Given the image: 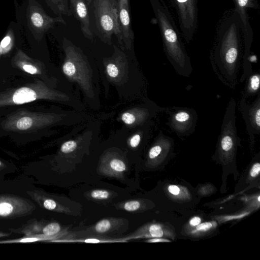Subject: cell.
<instances>
[{"instance_id":"1","label":"cell","mask_w":260,"mask_h":260,"mask_svg":"<svg viewBox=\"0 0 260 260\" xmlns=\"http://www.w3.org/2000/svg\"><path fill=\"white\" fill-rule=\"evenodd\" d=\"M16 22L22 35L32 44L39 43L56 23H66L62 16L51 17L48 15L41 0H22L19 3L13 0Z\"/></svg>"},{"instance_id":"2","label":"cell","mask_w":260,"mask_h":260,"mask_svg":"<svg viewBox=\"0 0 260 260\" xmlns=\"http://www.w3.org/2000/svg\"><path fill=\"white\" fill-rule=\"evenodd\" d=\"M93 7L99 37L103 41L110 44L112 36L114 35L119 43L122 45L117 0H94Z\"/></svg>"},{"instance_id":"3","label":"cell","mask_w":260,"mask_h":260,"mask_svg":"<svg viewBox=\"0 0 260 260\" xmlns=\"http://www.w3.org/2000/svg\"><path fill=\"white\" fill-rule=\"evenodd\" d=\"M166 112L169 115L167 125L178 136H188L194 132L197 121L195 110L173 107L169 108Z\"/></svg>"},{"instance_id":"4","label":"cell","mask_w":260,"mask_h":260,"mask_svg":"<svg viewBox=\"0 0 260 260\" xmlns=\"http://www.w3.org/2000/svg\"><path fill=\"white\" fill-rule=\"evenodd\" d=\"M239 107L247 132L252 141L255 135L260 133V94L250 104L247 103L246 98L243 95L239 101Z\"/></svg>"},{"instance_id":"5","label":"cell","mask_w":260,"mask_h":260,"mask_svg":"<svg viewBox=\"0 0 260 260\" xmlns=\"http://www.w3.org/2000/svg\"><path fill=\"white\" fill-rule=\"evenodd\" d=\"M117 2L122 43L129 49L134 41V32L131 26L128 0H117Z\"/></svg>"},{"instance_id":"6","label":"cell","mask_w":260,"mask_h":260,"mask_svg":"<svg viewBox=\"0 0 260 260\" xmlns=\"http://www.w3.org/2000/svg\"><path fill=\"white\" fill-rule=\"evenodd\" d=\"M70 10L72 15L80 22L84 36L92 40L93 33L91 30L87 5L85 0H70Z\"/></svg>"},{"instance_id":"7","label":"cell","mask_w":260,"mask_h":260,"mask_svg":"<svg viewBox=\"0 0 260 260\" xmlns=\"http://www.w3.org/2000/svg\"><path fill=\"white\" fill-rule=\"evenodd\" d=\"M246 84L243 95L247 97L260 94V75L258 73H252L246 78Z\"/></svg>"},{"instance_id":"8","label":"cell","mask_w":260,"mask_h":260,"mask_svg":"<svg viewBox=\"0 0 260 260\" xmlns=\"http://www.w3.org/2000/svg\"><path fill=\"white\" fill-rule=\"evenodd\" d=\"M37 98L35 91L28 87L17 89L13 95V101L16 104H22L35 101Z\"/></svg>"},{"instance_id":"9","label":"cell","mask_w":260,"mask_h":260,"mask_svg":"<svg viewBox=\"0 0 260 260\" xmlns=\"http://www.w3.org/2000/svg\"><path fill=\"white\" fill-rule=\"evenodd\" d=\"M52 12L57 16L72 15L68 0H43Z\"/></svg>"},{"instance_id":"10","label":"cell","mask_w":260,"mask_h":260,"mask_svg":"<svg viewBox=\"0 0 260 260\" xmlns=\"http://www.w3.org/2000/svg\"><path fill=\"white\" fill-rule=\"evenodd\" d=\"M32 124L31 118L29 117H23L17 121L16 126L19 129L25 130L30 127Z\"/></svg>"},{"instance_id":"11","label":"cell","mask_w":260,"mask_h":260,"mask_svg":"<svg viewBox=\"0 0 260 260\" xmlns=\"http://www.w3.org/2000/svg\"><path fill=\"white\" fill-rule=\"evenodd\" d=\"M60 226L59 224L56 222H53L48 224L43 229L44 234L50 236L53 235L59 232Z\"/></svg>"},{"instance_id":"12","label":"cell","mask_w":260,"mask_h":260,"mask_svg":"<svg viewBox=\"0 0 260 260\" xmlns=\"http://www.w3.org/2000/svg\"><path fill=\"white\" fill-rule=\"evenodd\" d=\"M110 168L115 172H121L126 169L124 162L119 159H113L110 163Z\"/></svg>"},{"instance_id":"13","label":"cell","mask_w":260,"mask_h":260,"mask_svg":"<svg viewBox=\"0 0 260 260\" xmlns=\"http://www.w3.org/2000/svg\"><path fill=\"white\" fill-rule=\"evenodd\" d=\"M111 228V223L109 220L103 219L97 223L95 226L96 231L100 233L107 232Z\"/></svg>"},{"instance_id":"14","label":"cell","mask_w":260,"mask_h":260,"mask_svg":"<svg viewBox=\"0 0 260 260\" xmlns=\"http://www.w3.org/2000/svg\"><path fill=\"white\" fill-rule=\"evenodd\" d=\"M110 196L109 192L103 189H95L93 190L91 193L90 196L94 199L97 200H105L109 198Z\"/></svg>"},{"instance_id":"15","label":"cell","mask_w":260,"mask_h":260,"mask_svg":"<svg viewBox=\"0 0 260 260\" xmlns=\"http://www.w3.org/2000/svg\"><path fill=\"white\" fill-rule=\"evenodd\" d=\"M77 143L74 140H70L64 142L61 146L60 150L64 153L73 151L77 147Z\"/></svg>"},{"instance_id":"16","label":"cell","mask_w":260,"mask_h":260,"mask_svg":"<svg viewBox=\"0 0 260 260\" xmlns=\"http://www.w3.org/2000/svg\"><path fill=\"white\" fill-rule=\"evenodd\" d=\"M140 207V203L138 201H129L126 202L123 206L125 210L133 212L137 210Z\"/></svg>"},{"instance_id":"17","label":"cell","mask_w":260,"mask_h":260,"mask_svg":"<svg viewBox=\"0 0 260 260\" xmlns=\"http://www.w3.org/2000/svg\"><path fill=\"white\" fill-rule=\"evenodd\" d=\"M149 233L151 236L159 238L163 235V231L159 225L153 224L149 228Z\"/></svg>"},{"instance_id":"18","label":"cell","mask_w":260,"mask_h":260,"mask_svg":"<svg viewBox=\"0 0 260 260\" xmlns=\"http://www.w3.org/2000/svg\"><path fill=\"white\" fill-rule=\"evenodd\" d=\"M121 120L124 123L131 125L135 122L136 117L133 114L126 112L122 114Z\"/></svg>"},{"instance_id":"19","label":"cell","mask_w":260,"mask_h":260,"mask_svg":"<svg viewBox=\"0 0 260 260\" xmlns=\"http://www.w3.org/2000/svg\"><path fill=\"white\" fill-rule=\"evenodd\" d=\"M106 71L108 75L112 78H116L119 74L117 67L113 63H109L107 64Z\"/></svg>"},{"instance_id":"20","label":"cell","mask_w":260,"mask_h":260,"mask_svg":"<svg viewBox=\"0 0 260 260\" xmlns=\"http://www.w3.org/2000/svg\"><path fill=\"white\" fill-rule=\"evenodd\" d=\"M13 210L12 205L7 203H0V215L6 216L11 213Z\"/></svg>"},{"instance_id":"21","label":"cell","mask_w":260,"mask_h":260,"mask_svg":"<svg viewBox=\"0 0 260 260\" xmlns=\"http://www.w3.org/2000/svg\"><path fill=\"white\" fill-rule=\"evenodd\" d=\"M141 140L140 135L137 134L134 135L130 139L129 144L133 148L137 147L140 144Z\"/></svg>"},{"instance_id":"22","label":"cell","mask_w":260,"mask_h":260,"mask_svg":"<svg viewBox=\"0 0 260 260\" xmlns=\"http://www.w3.org/2000/svg\"><path fill=\"white\" fill-rule=\"evenodd\" d=\"M212 227L211 222H204L197 225L196 230L199 231H207Z\"/></svg>"},{"instance_id":"23","label":"cell","mask_w":260,"mask_h":260,"mask_svg":"<svg viewBox=\"0 0 260 260\" xmlns=\"http://www.w3.org/2000/svg\"><path fill=\"white\" fill-rule=\"evenodd\" d=\"M260 164L259 162L254 164L250 171V175L252 177H256L259 173Z\"/></svg>"},{"instance_id":"24","label":"cell","mask_w":260,"mask_h":260,"mask_svg":"<svg viewBox=\"0 0 260 260\" xmlns=\"http://www.w3.org/2000/svg\"><path fill=\"white\" fill-rule=\"evenodd\" d=\"M44 206L48 210H53L55 208L56 204L53 200L48 199L44 202Z\"/></svg>"},{"instance_id":"25","label":"cell","mask_w":260,"mask_h":260,"mask_svg":"<svg viewBox=\"0 0 260 260\" xmlns=\"http://www.w3.org/2000/svg\"><path fill=\"white\" fill-rule=\"evenodd\" d=\"M23 69L25 71L31 74H36L38 71L37 69L35 67L30 64H24L23 66Z\"/></svg>"},{"instance_id":"26","label":"cell","mask_w":260,"mask_h":260,"mask_svg":"<svg viewBox=\"0 0 260 260\" xmlns=\"http://www.w3.org/2000/svg\"><path fill=\"white\" fill-rule=\"evenodd\" d=\"M169 191L174 194L177 195L180 192V188L176 185H171L168 187Z\"/></svg>"},{"instance_id":"27","label":"cell","mask_w":260,"mask_h":260,"mask_svg":"<svg viewBox=\"0 0 260 260\" xmlns=\"http://www.w3.org/2000/svg\"><path fill=\"white\" fill-rule=\"evenodd\" d=\"M201 222V219L199 217L196 216L191 218L189 221V224L190 225L194 226L199 224Z\"/></svg>"},{"instance_id":"28","label":"cell","mask_w":260,"mask_h":260,"mask_svg":"<svg viewBox=\"0 0 260 260\" xmlns=\"http://www.w3.org/2000/svg\"><path fill=\"white\" fill-rule=\"evenodd\" d=\"M148 242H170V241L168 240L167 239L155 238V239H150V240H148Z\"/></svg>"},{"instance_id":"29","label":"cell","mask_w":260,"mask_h":260,"mask_svg":"<svg viewBox=\"0 0 260 260\" xmlns=\"http://www.w3.org/2000/svg\"><path fill=\"white\" fill-rule=\"evenodd\" d=\"M248 0H238V4L241 7H244L247 3Z\"/></svg>"},{"instance_id":"30","label":"cell","mask_w":260,"mask_h":260,"mask_svg":"<svg viewBox=\"0 0 260 260\" xmlns=\"http://www.w3.org/2000/svg\"><path fill=\"white\" fill-rule=\"evenodd\" d=\"M87 5L90 4L92 0H85Z\"/></svg>"},{"instance_id":"31","label":"cell","mask_w":260,"mask_h":260,"mask_svg":"<svg viewBox=\"0 0 260 260\" xmlns=\"http://www.w3.org/2000/svg\"><path fill=\"white\" fill-rule=\"evenodd\" d=\"M179 2L182 3L185 2L186 0H178Z\"/></svg>"},{"instance_id":"32","label":"cell","mask_w":260,"mask_h":260,"mask_svg":"<svg viewBox=\"0 0 260 260\" xmlns=\"http://www.w3.org/2000/svg\"><path fill=\"white\" fill-rule=\"evenodd\" d=\"M0 165H1V162H0Z\"/></svg>"}]
</instances>
